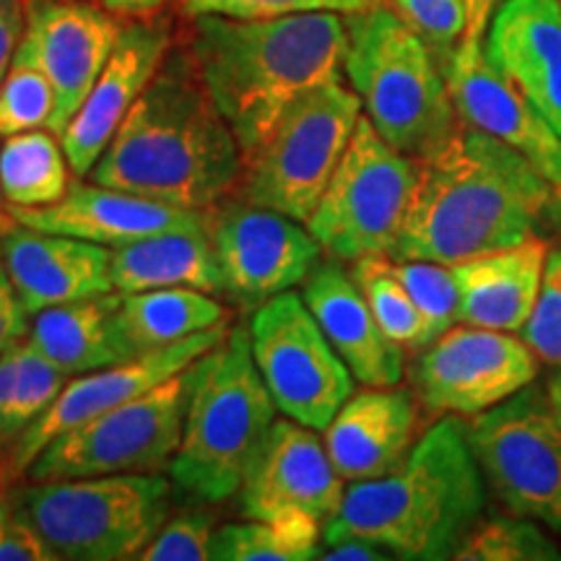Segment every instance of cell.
I'll return each instance as SVG.
<instances>
[{"label": "cell", "instance_id": "cell-1", "mask_svg": "<svg viewBox=\"0 0 561 561\" xmlns=\"http://www.w3.org/2000/svg\"><path fill=\"white\" fill-rule=\"evenodd\" d=\"M561 219V193L528 159L460 121L445 146L419 159L392 261L458 265L515 248Z\"/></svg>", "mask_w": 561, "mask_h": 561}, {"label": "cell", "instance_id": "cell-2", "mask_svg": "<svg viewBox=\"0 0 561 561\" xmlns=\"http://www.w3.org/2000/svg\"><path fill=\"white\" fill-rule=\"evenodd\" d=\"M240 140L210 100L191 53L170 50L91 180L182 208L210 210L240 187Z\"/></svg>", "mask_w": 561, "mask_h": 561}, {"label": "cell", "instance_id": "cell-3", "mask_svg": "<svg viewBox=\"0 0 561 561\" xmlns=\"http://www.w3.org/2000/svg\"><path fill=\"white\" fill-rule=\"evenodd\" d=\"M346 50L348 26L341 13L310 11L276 19L195 16L191 55L248 157L286 104L341 81Z\"/></svg>", "mask_w": 561, "mask_h": 561}, {"label": "cell", "instance_id": "cell-4", "mask_svg": "<svg viewBox=\"0 0 561 561\" xmlns=\"http://www.w3.org/2000/svg\"><path fill=\"white\" fill-rule=\"evenodd\" d=\"M483 504L481 466L466 424L450 413L424 432L401 466L351 483L322 538L328 546L362 538L398 559H453L479 525Z\"/></svg>", "mask_w": 561, "mask_h": 561}, {"label": "cell", "instance_id": "cell-5", "mask_svg": "<svg viewBox=\"0 0 561 561\" xmlns=\"http://www.w3.org/2000/svg\"><path fill=\"white\" fill-rule=\"evenodd\" d=\"M276 411L252 359L248 328H231L219 346L193 364L182 439L170 466L174 483L201 502L231 500Z\"/></svg>", "mask_w": 561, "mask_h": 561}, {"label": "cell", "instance_id": "cell-6", "mask_svg": "<svg viewBox=\"0 0 561 561\" xmlns=\"http://www.w3.org/2000/svg\"><path fill=\"white\" fill-rule=\"evenodd\" d=\"M346 26L343 70L375 130L413 159L445 146L460 123L430 42L382 5L351 13Z\"/></svg>", "mask_w": 561, "mask_h": 561}, {"label": "cell", "instance_id": "cell-7", "mask_svg": "<svg viewBox=\"0 0 561 561\" xmlns=\"http://www.w3.org/2000/svg\"><path fill=\"white\" fill-rule=\"evenodd\" d=\"M170 481L157 473L32 481L19 510L55 559H138L170 517Z\"/></svg>", "mask_w": 561, "mask_h": 561}, {"label": "cell", "instance_id": "cell-8", "mask_svg": "<svg viewBox=\"0 0 561 561\" xmlns=\"http://www.w3.org/2000/svg\"><path fill=\"white\" fill-rule=\"evenodd\" d=\"M359 121V94L341 81L299 94L244 157L242 201L280 210L297 221L310 219Z\"/></svg>", "mask_w": 561, "mask_h": 561}, {"label": "cell", "instance_id": "cell-9", "mask_svg": "<svg viewBox=\"0 0 561 561\" xmlns=\"http://www.w3.org/2000/svg\"><path fill=\"white\" fill-rule=\"evenodd\" d=\"M416 180L419 159L390 146L369 117H362L325 193L305 221L307 229L339 261L392 255Z\"/></svg>", "mask_w": 561, "mask_h": 561}, {"label": "cell", "instance_id": "cell-10", "mask_svg": "<svg viewBox=\"0 0 561 561\" xmlns=\"http://www.w3.org/2000/svg\"><path fill=\"white\" fill-rule=\"evenodd\" d=\"M193 364L144 396L62 432L32 460V481L157 473L172 466L182 439Z\"/></svg>", "mask_w": 561, "mask_h": 561}, {"label": "cell", "instance_id": "cell-11", "mask_svg": "<svg viewBox=\"0 0 561 561\" xmlns=\"http://www.w3.org/2000/svg\"><path fill=\"white\" fill-rule=\"evenodd\" d=\"M476 460L512 515L561 533V424L549 396L525 385L466 424Z\"/></svg>", "mask_w": 561, "mask_h": 561}, {"label": "cell", "instance_id": "cell-12", "mask_svg": "<svg viewBox=\"0 0 561 561\" xmlns=\"http://www.w3.org/2000/svg\"><path fill=\"white\" fill-rule=\"evenodd\" d=\"M248 333L252 359L276 409L286 419L325 430L354 396V375L301 294L284 291L263 301Z\"/></svg>", "mask_w": 561, "mask_h": 561}, {"label": "cell", "instance_id": "cell-13", "mask_svg": "<svg viewBox=\"0 0 561 561\" xmlns=\"http://www.w3.org/2000/svg\"><path fill=\"white\" fill-rule=\"evenodd\" d=\"M538 356L523 339L489 328H450L424 348L411 380L432 416H479L533 382Z\"/></svg>", "mask_w": 561, "mask_h": 561}, {"label": "cell", "instance_id": "cell-14", "mask_svg": "<svg viewBox=\"0 0 561 561\" xmlns=\"http://www.w3.org/2000/svg\"><path fill=\"white\" fill-rule=\"evenodd\" d=\"M208 234L224 294L242 305H263L305 284L325 252L301 221L248 201L210 210Z\"/></svg>", "mask_w": 561, "mask_h": 561}, {"label": "cell", "instance_id": "cell-15", "mask_svg": "<svg viewBox=\"0 0 561 561\" xmlns=\"http://www.w3.org/2000/svg\"><path fill=\"white\" fill-rule=\"evenodd\" d=\"M123 26L87 0H26V30L13 60L37 66L58 96L50 130L60 136L107 66Z\"/></svg>", "mask_w": 561, "mask_h": 561}, {"label": "cell", "instance_id": "cell-16", "mask_svg": "<svg viewBox=\"0 0 561 561\" xmlns=\"http://www.w3.org/2000/svg\"><path fill=\"white\" fill-rule=\"evenodd\" d=\"M227 335V328H210L193 339H185L174 346L151 351V354L136 356V359L115 364V367H104L87 375H76L68 380L66 388L58 396L50 409L37 421H32L24 432L16 437L11 453V471L26 473L32 460L45 450L55 437L62 432L73 430L83 421L100 416V413L117 409V405L133 401V398L144 396L159 382L170 380V377L185 371L201 356H206L210 348L219 346Z\"/></svg>", "mask_w": 561, "mask_h": 561}, {"label": "cell", "instance_id": "cell-17", "mask_svg": "<svg viewBox=\"0 0 561 561\" xmlns=\"http://www.w3.org/2000/svg\"><path fill=\"white\" fill-rule=\"evenodd\" d=\"M442 73L460 121L515 149L561 193V136L486 58L483 42H458L447 50Z\"/></svg>", "mask_w": 561, "mask_h": 561}, {"label": "cell", "instance_id": "cell-18", "mask_svg": "<svg viewBox=\"0 0 561 561\" xmlns=\"http://www.w3.org/2000/svg\"><path fill=\"white\" fill-rule=\"evenodd\" d=\"M240 494L248 517L268 520L307 512L328 523L341 510L346 486L312 426L276 419L250 462Z\"/></svg>", "mask_w": 561, "mask_h": 561}, {"label": "cell", "instance_id": "cell-19", "mask_svg": "<svg viewBox=\"0 0 561 561\" xmlns=\"http://www.w3.org/2000/svg\"><path fill=\"white\" fill-rule=\"evenodd\" d=\"M16 224L30 229L68 234L102 248L146 240L164 231H208L210 210L182 208L172 203L144 198L100 182H73L66 198L45 208L5 206Z\"/></svg>", "mask_w": 561, "mask_h": 561}, {"label": "cell", "instance_id": "cell-20", "mask_svg": "<svg viewBox=\"0 0 561 561\" xmlns=\"http://www.w3.org/2000/svg\"><path fill=\"white\" fill-rule=\"evenodd\" d=\"M170 50L172 34L164 21H138L125 26L94 89L60 133L62 149L79 178L94 170Z\"/></svg>", "mask_w": 561, "mask_h": 561}, {"label": "cell", "instance_id": "cell-21", "mask_svg": "<svg viewBox=\"0 0 561 561\" xmlns=\"http://www.w3.org/2000/svg\"><path fill=\"white\" fill-rule=\"evenodd\" d=\"M0 248L13 286L32 318L47 307L115 291L110 248L102 244L13 224L0 237Z\"/></svg>", "mask_w": 561, "mask_h": 561}, {"label": "cell", "instance_id": "cell-22", "mask_svg": "<svg viewBox=\"0 0 561 561\" xmlns=\"http://www.w3.org/2000/svg\"><path fill=\"white\" fill-rule=\"evenodd\" d=\"M301 299L346 367L367 388H396L403 380V346L390 341L367 299L339 257L322 261L307 276Z\"/></svg>", "mask_w": 561, "mask_h": 561}, {"label": "cell", "instance_id": "cell-23", "mask_svg": "<svg viewBox=\"0 0 561 561\" xmlns=\"http://www.w3.org/2000/svg\"><path fill=\"white\" fill-rule=\"evenodd\" d=\"M483 50L561 136V0H502Z\"/></svg>", "mask_w": 561, "mask_h": 561}, {"label": "cell", "instance_id": "cell-24", "mask_svg": "<svg viewBox=\"0 0 561 561\" xmlns=\"http://www.w3.org/2000/svg\"><path fill=\"white\" fill-rule=\"evenodd\" d=\"M416 434L409 390L369 388L351 396L325 426V450L343 481H367L401 466Z\"/></svg>", "mask_w": 561, "mask_h": 561}, {"label": "cell", "instance_id": "cell-25", "mask_svg": "<svg viewBox=\"0 0 561 561\" xmlns=\"http://www.w3.org/2000/svg\"><path fill=\"white\" fill-rule=\"evenodd\" d=\"M549 244L541 237L453 265L458 280V322L517 333L528 322L541 289Z\"/></svg>", "mask_w": 561, "mask_h": 561}, {"label": "cell", "instance_id": "cell-26", "mask_svg": "<svg viewBox=\"0 0 561 561\" xmlns=\"http://www.w3.org/2000/svg\"><path fill=\"white\" fill-rule=\"evenodd\" d=\"M121 291L70 305L47 307L34 314L30 343L68 377L136 359L121 325Z\"/></svg>", "mask_w": 561, "mask_h": 561}, {"label": "cell", "instance_id": "cell-27", "mask_svg": "<svg viewBox=\"0 0 561 561\" xmlns=\"http://www.w3.org/2000/svg\"><path fill=\"white\" fill-rule=\"evenodd\" d=\"M112 286L121 294L149 289L224 291L221 268L208 231H164L110 250Z\"/></svg>", "mask_w": 561, "mask_h": 561}, {"label": "cell", "instance_id": "cell-28", "mask_svg": "<svg viewBox=\"0 0 561 561\" xmlns=\"http://www.w3.org/2000/svg\"><path fill=\"white\" fill-rule=\"evenodd\" d=\"M227 322V310L198 289H149L123 294L121 325L136 356L174 346Z\"/></svg>", "mask_w": 561, "mask_h": 561}, {"label": "cell", "instance_id": "cell-29", "mask_svg": "<svg viewBox=\"0 0 561 561\" xmlns=\"http://www.w3.org/2000/svg\"><path fill=\"white\" fill-rule=\"evenodd\" d=\"M68 153L53 130H26L0 146V198L13 208H45L70 191Z\"/></svg>", "mask_w": 561, "mask_h": 561}, {"label": "cell", "instance_id": "cell-30", "mask_svg": "<svg viewBox=\"0 0 561 561\" xmlns=\"http://www.w3.org/2000/svg\"><path fill=\"white\" fill-rule=\"evenodd\" d=\"M322 523L307 512L250 517L216 528L210 559L216 561H310L318 557Z\"/></svg>", "mask_w": 561, "mask_h": 561}, {"label": "cell", "instance_id": "cell-31", "mask_svg": "<svg viewBox=\"0 0 561 561\" xmlns=\"http://www.w3.org/2000/svg\"><path fill=\"white\" fill-rule=\"evenodd\" d=\"M390 255H364L354 261L351 276L367 299L371 314L390 341L403 348H426V322L421 318L416 301L398 276Z\"/></svg>", "mask_w": 561, "mask_h": 561}, {"label": "cell", "instance_id": "cell-32", "mask_svg": "<svg viewBox=\"0 0 561 561\" xmlns=\"http://www.w3.org/2000/svg\"><path fill=\"white\" fill-rule=\"evenodd\" d=\"M458 561H557L559 546L530 517H494L476 525L455 557Z\"/></svg>", "mask_w": 561, "mask_h": 561}, {"label": "cell", "instance_id": "cell-33", "mask_svg": "<svg viewBox=\"0 0 561 561\" xmlns=\"http://www.w3.org/2000/svg\"><path fill=\"white\" fill-rule=\"evenodd\" d=\"M58 96L37 66L13 60L0 81V138L26 130H50Z\"/></svg>", "mask_w": 561, "mask_h": 561}, {"label": "cell", "instance_id": "cell-34", "mask_svg": "<svg viewBox=\"0 0 561 561\" xmlns=\"http://www.w3.org/2000/svg\"><path fill=\"white\" fill-rule=\"evenodd\" d=\"M398 276L403 278L405 289L416 301L421 318L426 322V339L434 343L442 333L450 331L458 320V280H455L453 265L430 263V261H398Z\"/></svg>", "mask_w": 561, "mask_h": 561}, {"label": "cell", "instance_id": "cell-35", "mask_svg": "<svg viewBox=\"0 0 561 561\" xmlns=\"http://www.w3.org/2000/svg\"><path fill=\"white\" fill-rule=\"evenodd\" d=\"M19 356V382H16V401L11 411V439H16L32 421H37L50 405L58 401L62 388L68 385V375L60 371L55 364L39 354L32 346L30 339H24L16 346Z\"/></svg>", "mask_w": 561, "mask_h": 561}, {"label": "cell", "instance_id": "cell-36", "mask_svg": "<svg viewBox=\"0 0 561 561\" xmlns=\"http://www.w3.org/2000/svg\"><path fill=\"white\" fill-rule=\"evenodd\" d=\"M375 0H182L187 16H227V19H276L289 13L335 11L359 13Z\"/></svg>", "mask_w": 561, "mask_h": 561}, {"label": "cell", "instance_id": "cell-37", "mask_svg": "<svg viewBox=\"0 0 561 561\" xmlns=\"http://www.w3.org/2000/svg\"><path fill=\"white\" fill-rule=\"evenodd\" d=\"M520 333L538 359L561 364V248L546 257L541 289Z\"/></svg>", "mask_w": 561, "mask_h": 561}, {"label": "cell", "instance_id": "cell-38", "mask_svg": "<svg viewBox=\"0 0 561 561\" xmlns=\"http://www.w3.org/2000/svg\"><path fill=\"white\" fill-rule=\"evenodd\" d=\"M214 520L203 512L178 515L161 525L157 536L138 553L140 561H208L214 549Z\"/></svg>", "mask_w": 561, "mask_h": 561}, {"label": "cell", "instance_id": "cell-39", "mask_svg": "<svg viewBox=\"0 0 561 561\" xmlns=\"http://www.w3.org/2000/svg\"><path fill=\"white\" fill-rule=\"evenodd\" d=\"M396 9L430 45L453 50L466 34V0H396Z\"/></svg>", "mask_w": 561, "mask_h": 561}, {"label": "cell", "instance_id": "cell-40", "mask_svg": "<svg viewBox=\"0 0 561 561\" xmlns=\"http://www.w3.org/2000/svg\"><path fill=\"white\" fill-rule=\"evenodd\" d=\"M55 557L42 543L19 504L0 491V561H53Z\"/></svg>", "mask_w": 561, "mask_h": 561}, {"label": "cell", "instance_id": "cell-41", "mask_svg": "<svg viewBox=\"0 0 561 561\" xmlns=\"http://www.w3.org/2000/svg\"><path fill=\"white\" fill-rule=\"evenodd\" d=\"M30 318L24 301H21L11 273L5 268L3 248H0V354L16 346L30 335Z\"/></svg>", "mask_w": 561, "mask_h": 561}, {"label": "cell", "instance_id": "cell-42", "mask_svg": "<svg viewBox=\"0 0 561 561\" xmlns=\"http://www.w3.org/2000/svg\"><path fill=\"white\" fill-rule=\"evenodd\" d=\"M26 30V0H0V81L9 73L13 55Z\"/></svg>", "mask_w": 561, "mask_h": 561}, {"label": "cell", "instance_id": "cell-43", "mask_svg": "<svg viewBox=\"0 0 561 561\" xmlns=\"http://www.w3.org/2000/svg\"><path fill=\"white\" fill-rule=\"evenodd\" d=\"M16 346L5 351V354H0V445H3V442H11V411H13V401H16V382H19Z\"/></svg>", "mask_w": 561, "mask_h": 561}, {"label": "cell", "instance_id": "cell-44", "mask_svg": "<svg viewBox=\"0 0 561 561\" xmlns=\"http://www.w3.org/2000/svg\"><path fill=\"white\" fill-rule=\"evenodd\" d=\"M385 549L380 546L362 541V538H343L339 543L328 546V553H322V559L328 561H377L388 559V553H380Z\"/></svg>", "mask_w": 561, "mask_h": 561}, {"label": "cell", "instance_id": "cell-45", "mask_svg": "<svg viewBox=\"0 0 561 561\" xmlns=\"http://www.w3.org/2000/svg\"><path fill=\"white\" fill-rule=\"evenodd\" d=\"M500 3L502 0H466L468 24H466V34H462L460 42H466V45L483 42V34H486V30H489L491 11H494Z\"/></svg>", "mask_w": 561, "mask_h": 561}, {"label": "cell", "instance_id": "cell-46", "mask_svg": "<svg viewBox=\"0 0 561 561\" xmlns=\"http://www.w3.org/2000/svg\"><path fill=\"white\" fill-rule=\"evenodd\" d=\"M167 0H102V5L117 16H149L159 11Z\"/></svg>", "mask_w": 561, "mask_h": 561}, {"label": "cell", "instance_id": "cell-47", "mask_svg": "<svg viewBox=\"0 0 561 561\" xmlns=\"http://www.w3.org/2000/svg\"><path fill=\"white\" fill-rule=\"evenodd\" d=\"M546 396H549V403H551V409H553V416H557V421L561 424V369L557 371V375L551 377L549 392H546Z\"/></svg>", "mask_w": 561, "mask_h": 561}, {"label": "cell", "instance_id": "cell-48", "mask_svg": "<svg viewBox=\"0 0 561 561\" xmlns=\"http://www.w3.org/2000/svg\"><path fill=\"white\" fill-rule=\"evenodd\" d=\"M13 224H16V221H13L11 219V216H9V210H0V237H3L5 234V231H9L11 227H13Z\"/></svg>", "mask_w": 561, "mask_h": 561}]
</instances>
